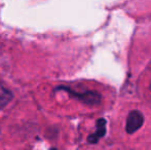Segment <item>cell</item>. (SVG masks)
Here are the masks:
<instances>
[{"label": "cell", "instance_id": "5b68a950", "mask_svg": "<svg viewBox=\"0 0 151 150\" xmlns=\"http://www.w3.org/2000/svg\"><path fill=\"white\" fill-rule=\"evenodd\" d=\"M149 88H150V92H151V84H150V86H149Z\"/></svg>", "mask_w": 151, "mask_h": 150}, {"label": "cell", "instance_id": "7a4b0ae2", "mask_svg": "<svg viewBox=\"0 0 151 150\" xmlns=\"http://www.w3.org/2000/svg\"><path fill=\"white\" fill-rule=\"evenodd\" d=\"M144 123V116L140 111L133 110L127 115L125 122V131L127 134H134L142 128Z\"/></svg>", "mask_w": 151, "mask_h": 150}, {"label": "cell", "instance_id": "277c9868", "mask_svg": "<svg viewBox=\"0 0 151 150\" xmlns=\"http://www.w3.org/2000/svg\"><path fill=\"white\" fill-rule=\"evenodd\" d=\"M14 98V95L9 90L0 83V110L6 106Z\"/></svg>", "mask_w": 151, "mask_h": 150}, {"label": "cell", "instance_id": "3957f363", "mask_svg": "<svg viewBox=\"0 0 151 150\" xmlns=\"http://www.w3.org/2000/svg\"><path fill=\"white\" fill-rule=\"evenodd\" d=\"M106 134V120L104 118H99L97 121V130L93 134L88 137V142L91 144H97L101 138Z\"/></svg>", "mask_w": 151, "mask_h": 150}, {"label": "cell", "instance_id": "8992f818", "mask_svg": "<svg viewBox=\"0 0 151 150\" xmlns=\"http://www.w3.org/2000/svg\"><path fill=\"white\" fill-rule=\"evenodd\" d=\"M50 150H57V149H50Z\"/></svg>", "mask_w": 151, "mask_h": 150}, {"label": "cell", "instance_id": "6da1fadb", "mask_svg": "<svg viewBox=\"0 0 151 150\" xmlns=\"http://www.w3.org/2000/svg\"><path fill=\"white\" fill-rule=\"evenodd\" d=\"M57 90H65L68 94L70 95L73 98L77 99L78 101L84 103L86 105H90V106H96V105H99L102 101V97L99 93L93 92V90H86V92L78 93L75 90H71V88H67V86H58L56 88Z\"/></svg>", "mask_w": 151, "mask_h": 150}]
</instances>
